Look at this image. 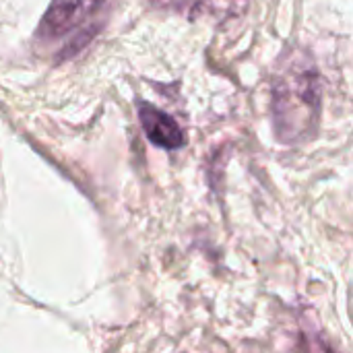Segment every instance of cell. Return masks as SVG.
Returning <instances> with one entry per match:
<instances>
[{
    "label": "cell",
    "instance_id": "obj_1",
    "mask_svg": "<svg viewBox=\"0 0 353 353\" xmlns=\"http://www.w3.org/2000/svg\"><path fill=\"white\" fill-rule=\"evenodd\" d=\"M95 2L97 0H54L39 23L37 37L50 41L54 37L68 33L74 25H79L89 14Z\"/></svg>",
    "mask_w": 353,
    "mask_h": 353
},
{
    "label": "cell",
    "instance_id": "obj_2",
    "mask_svg": "<svg viewBox=\"0 0 353 353\" xmlns=\"http://www.w3.org/2000/svg\"><path fill=\"white\" fill-rule=\"evenodd\" d=\"M139 118H141L145 134L149 137L153 145L161 149H178L184 145V132L170 114L157 110L151 103H141Z\"/></svg>",
    "mask_w": 353,
    "mask_h": 353
}]
</instances>
